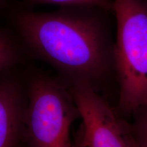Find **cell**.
Segmentation results:
<instances>
[{"mask_svg":"<svg viewBox=\"0 0 147 147\" xmlns=\"http://www.w3.org/2000/svg\"><path fill=\"white\" fill-rule=\"evenodd\" d=\"M112 14L68 5L49 12L16 9L10 18L28 57L52 67L65 84H87L112 104L119 94Z\"/></svg>","mask_w":147,"mask_h":147,"instance_id":"6da1fadb","label":"cell"},{"mask_svg":"<svg viewBox=\"0 0 147 147\" xmlns=\"http://www.w3.org/2000/svg\"><path fill=\"white\" fill-rule=\"evenodd\" d=\"M117 116L130 119L147 106V0H113Z\"/></svg>","mask_w":147,"mask_h":147,"instance_id":"7a4b0ae2","label":"cell"},{"mask_svg":"<svg viewBox=\"0 0 147 147\" xmlns=\"http://www.w3.org/2000/svg\"><path fill=\"white\" fill-rule=\"evenodd\" d=\"M25 147H72L71 126L80 115L67 86L57 76L35 71L25 79Z\"/></svg>","mask_w":147,"mask_h":147,"instance_id":"3957f363","label":"cell"},{"mask_svg":"<svg viewBox=\"0 0 147 147\" xmlns=\"http://www.w3.org/2000/svg\"><path fill=\"white\" fill-rule=\"evenodd\" d=\"M82 119L74 141L82 147H127L122 120L109 101L87 84H65Z\"/></svg>","mask_w":147,"mask_h":147,"instance_id":"277c9868","label":"cell"},{"mask_svg":"<svg viewBox=\"0 0 147 147\" xmlns=\"http://www.w3.org/2000/svg\"><path fill=\"white\" fill-rule=\"evenodd\" d=\"M27 104L25 80L16 68L0 73V147H22Z\"/></svg>","mask_w":147,"mask_h":147,"instance_id":"5b68a950","label":"cell"},{"mask_svg":"<svg viewBox=\"0 0 147 147\" xmlns=\"http://www.w3.org/2000/svg\"><path fill=\"white\" fill-rule=\"evenodd\" d=\"M27 57L14 31L0 25V73L16 68Z\"/></svg>","mask_w":147,"mask_h":147,"instance_id":"8992f818","label":"cell"},{"mask_svg":"<svg viewBox=\"0 0 147 147\" xmlns=\"http://www.w3.org/2000/svg\"><path fill=\"white\" fill-rule=\"evenodd\" d=\"M131 119L129 121L122 119L125 130L141 147H147V106L136 110Z\"/></svg>","mask_w":147,"mask_h":147,"instance_id":"52a82bcc","label":"cell"},{"mask_svg":"<svg viewBox=\"0 0 147 147\" xmlns=\"http://www.w3.org/2000/svg\"><path fill=\"white\" fill-rule=\"evenodd\" d=\"M33 4H57L62 6L68 5H93L106 9L113 12V0H25Z\"/></svg>","mask_w":147,"mask_h":147,"instance_id":"ba28073f","label":"cell"},{"mask_svg":"<svg viewBox=\"0 0 147 147\" xmlns=\"http://www.w3.org/2000/svg\"><path fill=\"white\" fill-rule=\"evenodd\" d=\"M123 125V123H122ZM123 133H124V138L125 140L127 146V147H141L140 145L136 142V141L133 138V137L130 135L129 134L127 133L123 127Z\"/></svg>","mask_w":147,"mask_h":147,"instance_id":"9c48e42d","label":"cell"},{"mask_svg":"<svg viewBox=\"0 0 147 147\" xmlns=\"http://www.w3.org/2000/svg\"><path fill=\"white\" fill-rule=\"evenodd\" d=\"M7 3V0H0V11H2L6 8Z\"/></svg>","mask_w":147,"mask_h":147,"instance_id":"30bf717a","label":"cell"},{"mask_svg":"<svg viewBox=\"0 0 147 147\" xmlns=\"http://www.w3.org/2000/svg\"><path fill=\"white\" fill-rule=\"evenodd\" d=\"M72 147H82V146H79L78 144H77L75 142H74V143H72Z\"/></svg>","mask_w":147,"mask_h":147,"instance_id":"8fae6325","label":"cell"},{"mask_svg":"<svg viewBox=\"0 0 147 147\" xmlns=\"http://www.w3.org/2000/svg\"><path fill=\"white\" fill-rule=\"evenodd\" d=\"M22 147H23V146H22Z\"/></svg>","mask_w":147,"mask_h":147,"instance_id":"7c38bea8","label":"cell"}]
</instances>
